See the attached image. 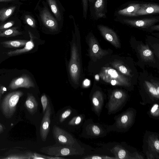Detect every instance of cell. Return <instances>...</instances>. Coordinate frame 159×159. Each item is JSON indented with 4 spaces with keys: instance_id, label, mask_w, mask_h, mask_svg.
Here are the masks:
<instances>
[{
    "instance_id": "cell-38",
    "label": "cell",
    "mask_w": 159,
    "mask_h": 159,
    "mask_svg": "<svg viewBox=\"0 0 159 159\" xmlns=\"http://www.w3.org/2000/svg\"><path fill=\"white\" fill-rule=\"evenodd\" d=\"M159 25H157L155 26H152L151 27V29L152 30H159Z\"/></svg>"
},
{
    "instance_id": "cell-14",
    "label": "cell",
    "mask_w": 159,
    "mask_h": 159,
    "mask_svg": "<svg viewBox=\"0 0 159 159\" xmlns=\"http://www.w3.org/2000/svg\"><path fill=\"white\" fill-rule=\"evenodd\" d=\"M29 33L30 40L27 42L24 48L22 49L10 51L7 53V55L9 56H12L20 55L29 52L34 47L33 37L30 32H29Z\"/></svg>"
},
{
    "instance_id": "cell-33",
    "label": "cell",
    "mask_w": 159,
    "mask_h": 159,
    "mask_svg": "<svg viewBox=\"0 0 159 159\" xmlns=\"http://www.w3.org/2000/svg\"><path fill=\"white\" fill-rule=\"evenodd\" d=\"M151 113L154 116H157L159 115V107L157 104L153 105L151 110Z\"/></svg>"
},
{
    "instance_id": "cell-35",
    "label": "cell",
    "mask_w": 159,
    "mask_h": 159,
    "mask_svg": "<svg viewBox=\"0 0 159 159\" xmlns=\"http://www.w3.org/2000/svg\"><path fill=\"white\" fill-rule=\"evenodd\" d=\"M82 2L83 3L84 17L86 19L88 9V1L87 0H82Z\"/></svg>"
},
{
    "instance_id": "cell-12",
    "label": "cell",
    "mask_w": 159,
    "mask_h": 159,
    "mask_svg": "<svg viewBox=\"0 0 159 159\" xmlns=\"http://www.w3.org/2000/svg\"><path fill=\"white\" fill-rule=\"evenodd\" d=\"M159 13V5L154 4H141L140 8L136 13L137 16H142Z\"/></svg>"
},
{
    "instance_id": "cell-17",
    "label": "cell",
    "mask_w": 159,
    "mask_h": 159,
    "mask_svg": "<svg viewBox=\"0 0 159 159\" xmlns=\"http://www.w3.org/2000/svg\"><path fill=\"white\" fill-rule=\"evenodd\" d=\"M139 51L141 58L144 61H155L153 54L148 46L141 45L140 46Z\"/></svg>"
},
{
    "instance_id": "cell-9",
    "label": "cell",
    "mask_w": 159,
    "mask_h": 159,
    "mask_svg": "<svg viewBox=\"0 0 159 159\" xmlns=\"http://www.w3.org/2000/svg\"><path fill=\"white\" fill-rule=\"evenodd\" d=\"M98 28L105 39L116 48H120V43L117 36L113 30L103 25H98Z\"/></svg>"
},
{
    "instance_id": "cell-19",
    "label": "cell",
    "mask_w": 159,
    "mask_h": 159,
    "mask_svg": "<svg viewBox=\"0 0 159 159\" xmlns=\"http://www.w3.org/2000/svg\"><path fill=\"white\" fill-rule=\"evenodd\" d=\"M104 0H96L94 4V9L97 17L98 18L103 17L105 15Z\"/></svg>"
},
{
    "instance_id": "cell-42",
    "label": "cell",
    "mask_w": 159,
    "mask_h": 159,
    "mask_svg": "<svg viewBox=\"0 0 159 159\" xmlns=\"http://www.w3.org/2000/svg\"><path fill=\"white\" fill-rule=\"evenodd\" d=\"M12 0H0V2L1 1H10Z\"/></svg>"
},
{
    "instance_id": "cell-15",
    "label": "cell",
    "mask_w": 159,
    "mask_h": 159,
    "mask_svg": "<svg viewBox=\"0 0 159 159\" xmlns=\"http://www.w3.org/2000/svg\"><path fill=\"white\" fill-rule=\"evenodd\" d=\"M38 104L34 97L31 94H28L25 102V106L29 112L32 115L37 111Z\"/></svg>"
},
{
    "instance_id": "cell-37",
    "label": "cell",
    "mask_w": 159,
    "mask_h": 159,
    "mask_svg": "<svg viewBox=\"0 0 159 159\" xmlns=\"http://www.w3.org/2000/svg\"><path fill=\"white\" fill-rule=\"evenodd\" d=\"M26 21L27 24L32 27H35V23L33 20L30 17H27L26 18Z\"/></svg>"
},
{
    "instance_id": "cell-20",
    "label": "cell",
    "mask_w": 159,
    "mask_h": 159,
    "mask_svg": "<svg viewBox=\"0 0 159 159\" xmlns=\"http://www.w3.org/2000/svg\"><path fill=\"white\" fill-rule=\"evenodd\" d=\"M145 83L146 86L149 93L153 96L158 98L159 97V87L158 84H157L155 82L153 84L145 81Z\"/></svg>"
},
{
    "instance_id": "cell-5",
    "label": "cell",
    "mask_w": 159,
    "mask_h": 159,
    "mask_svg": "<svg viewBox=\"0 0 159 159\" xmlns=\"http://www.w3.org/2000/svg\"><path fill=\"white\" fill-rule=\"evenodd\" d=\"M52 134L55 139L62 145L75 148L79 144L70 134L56 125L53 127Z\"/></svg>"
},
{
    "instance_id": "cell-16",
    "label": "cell",
    "mask_w": 159,
    "mask_h": 159,
    "mask_svg": "<svg viewBox=\"0 0 159 159\" xmlns=\"http://www.w3.org/2000/svg\"><path fill=\"white\" fill-rule=\"evenodd\" d=\"M141 4H131L125 8L119 10V15L127 16H137L136 13L140 8Z\"/></svg>"
},
{
    "instance_id": "cell-25",
    "label": "cell",
    "mask_w": 159,
    "mask_h": 159,
    "mask_svg": "<svg viewBox=\"0 0 159 159\" xmlns=\"http://www.w3.org/2000/svg\"><path fill=\"white\" fill-rule=\"evenodd\" d=\"M15 9V7H11L1 10L0 11V20H5L12 14Z\"/></svg>"
},
{
    "instance_id": "cell-7",
    "label": "cell",
    "mask_w": 159,
    "mask_h": 159,
    "mask_svg": "<svg viewBox=\"0 0 159 159\" xmlns=\"http://www.w3.org/2000/svg\"><path fill=\"white\" fill-rule=\"evenodd\" d=\"M52 114L50 104H48L43 117L40 127V134L43 141H45L49 132L51 122L50 116Z\"/></svg>"
},
{
    "instance_id": "cell-28",
    "label": "cell",
    "mask_w": 159,
    "mask_h": 159,
    "mask_svg": "<svg viewBox=\"0 0 159 159\" xmlns=\"http://www.w3.org/2000/svg\"><path fill=\"white\" fill-rule=\"evenodd\" d=\"M83 116L81 115L75 116L70 121L68 124L70 125H78L81 122Z\"/></svg>"
},
{
    "instance_id": "cell-40",
    "label": "cell",
    "mask_w": 159,
    "mask_h": 159,
    "mask_svg": "<svg viewBox=\"0 0 159 159\" xmlns=\"http://www.w3.org/2000/svg\"><path fill=\"white\" fill-rule=\"evenodd\" d=\"M3 93V90L1 87L0 86V100Z\"/></svg>"
},
{
    "instance_id": "cell-3",
    "label": "cell",
    "mask_w": 159,
    "mask_h": 159,
    "mask_svg": "<svg viewBox=\"0 0 159 159\" xmlns=\"http://www.w3.org/2000/svg\"><path fill=\"white\" fill-rule=\"evenodd\" d=\"M100 75L104 81L113 85L129 86L130 84L127 78L111 67H103Z\"/></svg>"
},
{
    "instance_id": "cell-30",
    "label": "cell",
    "mask_w": 159,
    "mask_h": 159,
    "mask_svg": "<svg viewBox=\"0 0 159 159\" xmlns=\"http://www.w3.org/2000/svg\"><path fill=\"white\" fill-rule=\"evenodd\" d=\"M71 112V110L70 109H67L64 111L60 116V122L61 123L62 122L67 118L70 115Z\"/></svg>"
},
{
    "instance_id": "cell-34",
    "label": "cell",
    "mask_w": 159,
    "mask_h": 159,
    "mask_svg": "<svg viewBox=\"0 0 159 159\" xmlns=\"http://www.w3.org/2000/svg\"><path fill=\"white\" fill-rule=\"evenodd\" d=\"M13 22L11 21L1 25L0 26V32L10 28L13 25Z\"/></svg>"
},
{
    "instance_id": "cell-32",
    "label": "cell",
    "mask_w": 159,
    "mask_h": 159,
    "mask_svg": "<svg viewBox=\"0 0 159 159\" xmlns=\"http://www.w3.org/2000/svg\"><path fill=\"white\" fill-rule=\"evenodd\" d=\"M6 159H29L28 156L26 153L25 154L13 155H10Z\"/></svg>"
},
{
    "instance_id": "cell-6",
    "label": "cell",
    "mask_w": 159,
    "mask_h": 159,
    "mask_svg": "<svg viewBox=\"0 0 159 159\" xmlns=\"http://www.w3.org/2000/svg\"><path fill=\"white\" fill-rule=\"evenodd\" d=\"M88 42L89 55L93 61L101 59L108 54L107 52L100 48L97 39L94 36H91Z\"/></svg>"
},
{
    "instance_id": "cell-27",
    "label": "cell",
    "mask_w": 159,
    "mask_h": 159,
    "mask_svg": "<svg viewBox=\"0 0 159 159\" xmlns=\"http://www.w3.org/2000/svg\"><path fill=\"white\" fill-rule=\"evenodd\" d=\"M132 117L127 114L122 115L120 118L118 125L120 126H127L132 120Z\"/></svg>"
},
{
    "instance_id": "cell-22",
    "label": "cell",
    "mask_w": 159,
    "mask_h": 159,
    "mask_svg": "<svg viewBox=\"0 0 159 159\" xmlns=\"http://www.w3.org/2000/svg\"><path fill=\"white\" fill-rule=\"evenodd\" d=\"M17 28L13 27L1 31L0 32V37H14L21 34V33L17 30Z\"/></svg>"
},
{
    "instance_id": "cell-13",
    "label": "cell",
    "mask_w": 159,
    "mask_h": 159,
    "mask_svg": "<svg viewBox=\"0 0 159 159\" xmlns=\"http://www.w3.org/2000/svg\"><path fill=\"white\" fill-rule=\"evenodd\" d=\"M124 93L122 91L116 90L114 92L111 97L110 101V107L109 109L112 111L117 109L118 106L122 103V101L124 100L125 98Z\"/></svg>"
},
{
    "instance_id": "cell-4",
    "label": "cell",
    "mask_w": 159,
    "mask_h": 159,
    "mask_svg": "<svg viewBox=\"0 0 159 159\" xmlns=\"http://www.w3.org/2000/svg\"><path fill=\"white\" fill-rule=\"evenodd\" d=\"M40 151L50 156L57 157L78 155L82 153L76 148L67 146L43 147L40 149Z\"/></svg>"
},
{
    "instance_id": "cell-2",
    "label": "cell",
    "mask_w": 159,
    "mask_h": 159,
    "mask_svg": "<svg viewBox=\"0 0 159 159\" xmlns=\"http://www.w3.org/2000/svg\"><path fill=\"white\" fill-rule=\"evenodd\" d=\"M23 95L22 92L18 91L8 94L4 98L1 104V109L5 117L11 118L16 110V105L20 98Z\"/></svg>"
},
{
    "instance_id": "cell-29",
    "label": "cell",
    "mask_w": 159,
    "mask_h": 159,
    "mask_svg": "<svg viewBox=\"0 0 159 159\" xmlns=\"http://www.w3.org/2000/svg\"><path fill=\"white\" fill-rule=\"evenodd\" d=\"M88 132H90L92 134L95 135H98L100 133V129L97 126L93 125L89 126L88 129Z\"/></svg>"
},
{
    "instance_id": "cell-41",
    "label": "cell",
    "mask_w": 159,
    "mask_h": 159,
    "mask_svg": "<svg viewBox=\"0 0 159 159\" xmlns=\"http://www.w3.org/2000/svg\"><path fill=\"white\" fill-rule=\"evenodd\" d=\"M3 127H2V125H1V124L0 123V133H1V132H2L3 131Z\"/></svg>"
},
{
    "instance_id": "cell-31",
    "label": "cell",
    "mask_w": 159,
    "mask_h": 159,
    "mask_svg": "<svg viewBox=\"0 0 159 159\" xmlns=\"http://www.w3.org/2000/svg\"><path fill=\"white\" fill-rule=\"evenodd\" d=\"M41 102L42 106L43 112L44 113L48 104V100L45 94H44L41 96Z\"/></svg>"
},
{
    "instance_id": "cell-39",
    "label": "cell",
    "mask_w": 159,
    "mask_h": 159,
    "mask_svg": "<svg viewBox=\"0 0 159 159\" xmlns=\"http://www.w3.org/2000/svg\"><path fill=\"white\" fill-rule=\"evenodd\" d=\"M84 84L85 86L89 85V81L88 80H86L84 82Z\"/></svg>"
},
{
    "instance_id": "cell-10",
    "label": "cell",
    "mask_w": 159,
    "mask_h": 159,
    "mask_svg": "<svg viewBox=\"0 0 159 159\" xmlns=\"http://www.w3.org/2000/svg\"><path fill=\"white\" fill-rule=\"evenodd\" d=\"M123 21L132 26L142 28H147L152 26L159 21L155 18H145L141 19H124Z\"/></svg>"
},
{
    "instance_id": "cell-23",
    "label": "cell",
    "mask_w": 159,
    "mask_h": 159,
    "mask_svg": "<svg viewBox=\"0 0 159 159\" xmlns=\"http://www.w3.org/2000/svg\"><path fill=\"white\" fill-rule=\"evenodd\" d=\"M112 65L113 67L121 73L128 76H131L129 70L122 64L116 61L112 63Z\"/></svg>"
},
{
    "instance_id": "cell-1",
    "label": "cell",
    "mask_w": 159,
    "mask_h": 159,
    "mask_svg": "<svg viewBox=\"0 0 159 159\" xmlns=\"http://www.w3.org/2000/svg\"><path fill=\"white\" fill-rule=\"evenodd\" d=\"M70 53L68 66L69 72L73 82L78 84L80 75L81 66L78 47L74 42L71 45Z\"/></svg>"
},
{
    "instance_id": "cell-11",
    "label": "cell",
    "mask_w": 159,
    "mask_h": 159,
    "mask_svg": "<svg viewBox=\"0 0 159 159\" xmlns=\"http://www.w3.org/2000/svg\"><path fill=\"white\" fill-rule=\"evenodd\" d=\"M40 16L46 26L53 30H57L58 28L57 23L46 8L42 11Z\"/></svg>"
},
{
    "instance_id": "cell-8",
    "label": "cell",
    "mask_w": 159,
    "mask_h": 159,
    "mask_svg": "<svg viewBox=\"0 0 159 159\" xmlns=\"http://www.w3.org/2000/svg\"><path fill=\"white\" fill-rule=\"evenodd\" d=\"M11 89H15L19 88H30L35 87L34 84L31 78L26 75H23L14 79L9 86Z\"/></svg>"
},
{
    "instance_id": "cell-24",
    "label": "cell",
    "mask_w": 159,
    "mask_h": 159,
    "mask_svg": "<svg viewBox=\"0 0 159 159\" xmlns=\"http://www.w3.org/2000/svg\"><path fill=\"white\" fill-rule=\"evenodd\" d=\"M29 159H64V158L57 157H50L42 155L37 153H32L30 152L27 153Z\"/></svg>"
},
{
    "instance_id": "cell-26",
    "label": "cell",
    "mask_w": 159,
    "mask_h": 159,
    "mask_svg": "<svg viewBox=\"0 0 159 159\" xmlns=\"http://www.w3.org/2000/svg\"><path fill=\"white\" fill-rule=\"evenodd\" d=\"M52 12L58 19L60 18V13L55 0H47Z\"/></svg>"
},
{
    "instance_id": "cell-36",
    "label": "cell",
    "mask_w": 159,
    "mask_h": 159,
    "mask_svg": "<svg viewBox=\"0 0 159 159\" xmlns=\"http://www.w3.org/2000/svg\"><path fill=\"white\" fill-rule=\"evenodd\" d=\"M126 155L125 151L123 149L120 150L118 152V156L120 159H124Z\"/></svg>"
},
{
    "instance_id": "cell-43",
    "label": "cell",
    "mask_w": 159,
    "mask_h": 159,
    "mask_svg": "<svg viewBox=\"0 0 159 159\" xmlns=\"http://www.w3.org/2000/svg\"><path fill=\"white\" fill-rule=\"evenodd\" d=\"M92 1H93L94 0H92Z\"/></svg>"
},
{
    "instance_id": "cell-21",
    "label": "cell",
    "mask_w": 159,
    "mask_h": 159,
    "mask_svg": "<svg viewBox=\"0 0 159 159\" xmlns=\"http://www.w3.org/2000/svg\"><path fill=\"white\" fill-rule=\"evenodd\" d=\"M101 93L98 91L95 92L92 98V102L94 108L96 111H99L101 106Z\"/></svg>"
},
{
    "instance_id": "cell-18",
    "label": "cell",
    "mask_w": 159,
    "mask_h": 159,
    "mask_svg": "<svg viewBox=\"0 0 159 159\" xmlns=\"http://www.w3.org/2000/svg\"><path fill=\"white\" fill-rule=\"evenodd\" d=\"M27 41L24 40H7L1 42V44L6 48H18L24 46Z\"/></svg>"
}]
</instances>
